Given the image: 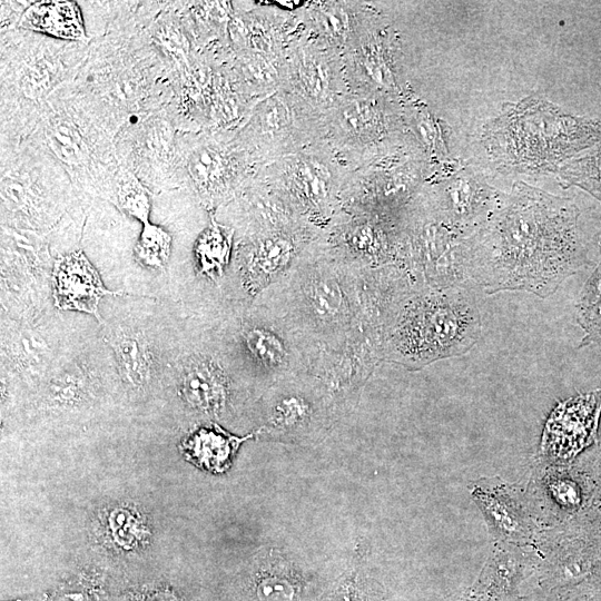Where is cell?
Returning <instances> with one entry per match:
<instances>
[{"mask_svg": "<svg viewBox=\"0 0 601 601\" xmlns=\"http://www.w3.org/2000/svg\"><path fill=\"white\" fill-rule=\"evenodd\" d=\"M578 218L571 199L515 183L501 209L469 237V280L489 294L552 295L587 262Z\"/></svg>", "mask_w": 601, "mask_h": 601, "instance_id": "cell-1", "label": "cell"}, {"mask_svg": "<svg viewBox=\"0 0 601 601\" xmlns=\"http://www.w3.org/2000/svg\"><path fill=\"white\" fill-rule=\"evenodd\" d=\"M366 270L342 259L322 235L257 298L317 354L339 352L364 331Z\"/></svg>", "mask_w": 601, "mask_h": 601, "instance_id": "cell-2", "label": "cell"}, {"mask_svg": "<svg viewBox=\"0 0 601 601\" xmlns=\"http://www.w3.org/2000/svg\"><path fill=\"white\" fill-rule=\"evenodd\" d=\"M601 136V119L562 111L543 97L506 104L484 127L483 144L496 168L528 175L556 173Z\"/></svg>", "mask_w": 601, "mask_h": 601, "instance_id": "cell-3", "label": "cell"}, {"mask_svg": "<svg viewBox=\"0 0 601 601\" xmlns=\"http://www.w3.org/2000/svg\"><path fill=\"white\" fill-rule=\"evenodd\" d=\"M481 334L475 296L466 285L415 287L396 304L386 326L382 358L417 370L465 354Z\"/></svg>", "mask_w": 601, "mask_h": 601, "instance_id": "cell-4", "label": "cell"}, {"mask_svg": "<svg viewBox=\"0 0 601 601\" xmlns=\"http://www.w3.org/2000/svg\"><path fill=\"white\" fill-rule=\"evenodd\" d=\"M347 180L326 156L299 152L276 165L268 181L302 219L324 231L342 213Z\"/></svg>", "mask_w": 601, "mask_h": 601, "instance_id": "cell-5", "label": "cell"}, {"mask_svg": "<svg viewBox=\"0 0 601 601\" xmlns=\"http://www.w3.org/2000/svg\"><path fill=\"white\" fill-rule=\"evenodd\" d=\"M236 341L245 363L269 386L286 376L309 372L317 355L280 316L260 303L239 321Z\"/></svg>", "mask_w": 601, "mask_h": 601, "instance_id": "cell-6", "label": "cell"}, {"mask_svg": "<svg viewBox=\"0 0 601 601\" xmlns=\"http://www.w3.org/2000/svg\"><path fill=\"white\" fill-rule=\"evenodd\" d=\"M402 219L342 211L323 231L328 246L345 262L364 269L397 265L402 252Z\"/></svg>", "mask_w": 601, "mask_h": 601, "instance_id": "cell-7", "label": "cell"}, {"mask_svg": "<svg viewBox=\"0 0 601 601\" xmlns=\"http://www.w3.org/2000/svg\"><path fill=\"white\" fill-rule=\"evenodd\" d=\"M506 196L482 175L463 168L416 198L431 214L471 236L501 209Z\"/></svg>", "mask_w": 601, "mask_h": 601, "instance_id": "cell-8", "label": "cell"}, {"mask_svg": "<svg viewBox=\"0 0 601 601\" xmlns=\"http://www.w3.org/2000/svg\"><path fill=\"white\" fill-rule=\"evenodd\" d=\"M313 227L252 236L238 248V272L246 293L257 298L277 282L303 250L322 235Z\"/></svg>", "mask_w": 601, "mask_h": 601, "instance_id": "cell-9", "label": "cell"}, {"mask_svg": "<svg viewBox=\"0 0 601 601\" xmlns=\"http://www.w3.org/2000/svg\"><path fill=\"white\" fill-rule=\"evenodd\" d=\"M267 428L278 434H302L323 423L335 404L322 382L308 372L286 376L270 385Z\"/></svg>", "mask_w": 601, "mask_h": 601, "instance_id": "cell-10", "label": "cell"}, {"mask_svg": "<svg viewBox=\"0 0 601 601\" xmlns=\"http://www.w3.org/2000/svg\"><path fill=\"white\" fill-rule=\"evenodd\" d=\"M335 145L349 150L378 147L398 127L397 116L381 98L343 96L326 116Z\"/></svg>", "mask_w": 601, "mask_h": 601, "instance_id": "cell-11", "label": "cell"}, {"mask_svg": "<svg viewBox=\"0 0 601 601\" xmlns=\"http://www.w3.org/2000/svg\"><path fill=\"white\" fill-rule=\"evenodd\" d=\"M335 61L317 49H299L292 58L286 77L294 102L308 109L327 111L343 97L339 69ZM289 93V95H290Z\"/></svg>", "mask_w": 601, "mask_h": 601, "instance_id": "cell-12", "label": "cell"}, {"mask_svg": "<svg viewBox=\"0 0 601 601\" xmlns=\"http://www.w3.org/2000/svg\"><path fill=\"white\" fill-rule=\"evenodd\" d=\"M119 292L107 289L81 250H75L57 259L53 268V298L59 309H71L98 317V304L106 295Z\"/></svg>", "mask_w": 601, "mask_h": 601, "instance_id": "cell-13", "label": "cell"}, {"mask_svg": "<svg viewBox=\"0 0 601 601\" xmlns=\"http://www.w3.org/2000/svg\"><path fill=\"white\" fill-rule=\"evenodd\" d=\"M180 392L191 408L217 415L229 396V377L219 359L208 354L196 355L183 370Z\"/></svg>", "mask_w": 601, "mask_h": 601, "instance_id": "cell-14", "label": "cell"}, {"mask_svg": "<svg viewBox=\"0 0 601 601\" xmlns=\"http://www.w3.org/2000/svg\"><path fill=\"white\" fill-rule=\"evenodd\" d=\"M186 170L208 204L218 203L236 186V165L229 152L214 142L195 145L187 154Z\"/></svg>", "mask_w": 601, "mask_h": 601, "instance_id": "cell-15", "label": "cell"}, {"mask_svg": "<svg viewBox=\"0 0 601 601\" xmlns=\"http://www.w3.org/2000/svg\"><path fill=\"white\" fill-rule=\"evenodd\" d=\"M18 26L53 39L73 42L87 40L81 10L72 1L31 2L22 10Z\"/></svg>", "mask_w": 601, "mask_h": 601, "instance_id": "cell-16", "label": "cell"}, {"mask_svg": "<svg viewBox=\"0 0 601 601\" xmlns=\"http://www.w3.org/2000/svg\"><path fill=\"white\" fill-rule=\"evenodd\" d=\"M49 151L70 171L80 173L89 166L92 148L85 129L65 114L49 116L43 129Z\"/></svg>", "mask_w": 601, "mask_h": 601, "instance_id": "cell-17", "label": "cell"}, {"mask_svg": "<svg viewBox=\"0 0 601 601\" xmlns=\"http://www.w3.org/2000/svg\"><path fill=\"white\" fill-rule=\"evenodd\" d=\"M253 435L252 433L245 437H237L214 423L210 427H200L190 434L183 442V447L189 460L200 467L221 472L227 467L239 444Z\"/></svg>", "mask_w": 601, "mask_h": 601, "instance_id": "cell-18", "label": "cell"}, {"mask_svg": "<svg viewBox=\"0 0 601 601\" xmlns=\"http://www.w3.org/2000/svg\"><path fill=\"white\" fill-rule=\"evenodd\" d=\"M233 229L211 218L210 225L199 235L194 254L197 270L213 280L224 274L231 255Z\"/></svg>", "mask_w": 601, "mask_h": 601, "instance_id": "cell-19", "label": "cell"}, {"mask_svg": "<svg viewBox=\"0 0 601 601\" xmlns=\"http://www.w3.org/2000/svg\"><path fill=\"white\" fill-rule=\"evenodd\" d=\"M556 174L562 187H579L601 201V136L591 147L565 161Z\"/></svg>", "mask_w": 601, "mask_h": 601, "instance_id": "cell-20", "label": "cell"}, {"mask_svg": "<svg viewBox=\"0 0 601 601\" xmlns=\"http://www.w3.org/2000/svg\"><path fill=\"white\" fill-rule=\"evenodd\" d=\"M294 121L290 102L284 101L279 97H273L255 112L252 127L259 144L282 147L293 135Z\"/></svg>", "mask_w": 601, "mask_h": 601, "instance_id": "cell-21", "label": "cell"}, {"mask_svg": "<svg viewBox=\"0 0 601 601\" xmlns=\"http://www.w3.org/2000/svg\"><path fill=\"white\" fill-rule=\"evenodd\" d=\"M112 346L125 378L132 385L144 384L150 368L149 352L144 338L137 333L121 332L115 336Z\"/></svg>", "mask_w": 601, "mask_h": 601, "instance_id": "cell-22", "label": "cell"}, {"mask_svg": "<svg viewBox=\"0 0 601 601\" xmlns=\"http://www.w3.org/2000/svg\"><path fill=\"white\" fill-rule=\"evenodd\" d=\"M578 322L585 334L583 343L601 345V259L581 293Z\"/></svg>", "mask_w": 601, "mask_h": 601, "instance_id": "cell-23", "label": "cell"}, {"mask_svg": "<svg viewBox=\"0 0 601 601\" xmlns=\"http://www.w3.org/2000/svg\"><path fill=\"white\" fill-rule=\"evenodd\" d=\"M116 198L121 210L139 220L149 221L150 194L137 174L128 168H121L116 184Z\"/></svg>", "mask_w": 601, "mask_h": 601, "instance_id": "cell-24", "label": "cell"}, {"mask_svg": "<svg viewBox=\"0 0 601 601\" xmlns=\"http://www.w3.org/2000/svg\"><path fill=\"white\" fill-rule=\"evenodd\" d=\"M141 225L135 255L140 264L149 268H161L170 255L171 236L166 229L150 221Z\"/></svg>", "mask_w": 601, "mask_h": 601, "instance_id": "cell-25", "label": "cell"}, {"mask_svg": "<svg viewBox=\"0 0 601 601\" xmlns=\"http://www.w3.org/2000/svg\"><path fill=\"white\" fill-rule=\"evenodd\" d=\"M57 62L45 58L26 62L22 69L21 87L24 93L39 96L53 85Z\"/></svg>", "mask_w": 601, "mask_h": 601, "instance_id": "cell-26", "label": "cell"}, {"mask_svg": "<svg viewBox=\"0 0 601 601\" xmlns=\"http://www.w3.org/2000/svg\"><path fill=\"white\" fill-rule=\"evenodd\" d=\"M317 13L318 26L332 41L343 43L344 40L353 38V24L344 7L337 3L326 6Z\"/></svg>", "mask_w": 601, "mask_h": 601, "instance_id": "cell-27", "label": "cell"}, {"mask_svg": "<svg viewBox=\"0 0 601 601\" xmlns=\"http://www.w3.org/2000/svg\"><path fill=\"white\" fill-rule=\"evenodd\" d=\"M256 594L260 601H292L295 588L285 577L270 574L259 580Z\"/></svg>", "mask_w": 601, "mask_h": 601, "instance_id": "cell-28", "label": "cell"}, {"mask_svg": "<svg viewBox=\"0 0 601 601\" xmlns=\"http://www.w3.org/2000/svg\"><path fill=\"white\" fill-rule=\"evenodd\" d=\"M110 528L115 539L122 545H131L137 539V521L124 509L116 510L110 516Z\"/></svg>", "mask_w": 601, "mask_h": 601, "instance_id": "cell-29", "label": "cell"}, {"mask_svg": "<svg viewBox=\"0 0 601 601\" xmlns=\"http://www.w3.org/2000/svg\"><path fill=\"white\" fill-rule=\"evenodd\" d=\"M145 601H178L177 598L168 591H157L146 598Z\"/></svg>", "mask_w": 601, "mask_h": 601, "instance_id": "cell-30", "label": "cell"}, {"mask_svg": "<svg viewBox=\"0 0 601 601\" xmlns=\"http://www.w3.org/2000/svg\"><path fill=\"white\" fill-rule=\"evenodd\" d=\"M334 601H358V598L354 591L342 590L336 594Z\"/></svg>", "mask_w": 601, "mask_h": 601, "instance_id": "cell-31", "label": "cell"}]
</instances>
